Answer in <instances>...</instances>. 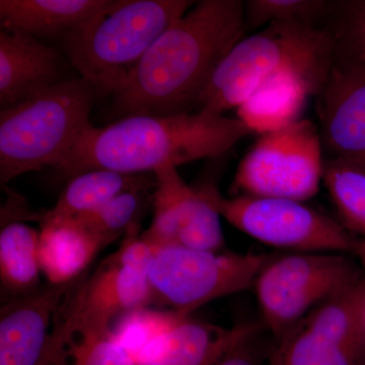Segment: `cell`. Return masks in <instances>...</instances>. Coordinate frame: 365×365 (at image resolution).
<instances>
[{"mask_svg":"<svg viewBox=\"0 0 365 365\" xmlns=\"http://www.w3.org/2000/svg\"><path fill=\"white\" fill-rule=\"evenodd\" d=\"M139 232L140 225L131 228L118 251L105 259L90 278L71 283L60 309L66 319L112 330L116 319L153 306V249Z\"/></svg>","mask_w":365,"mask_h":365,"instance_id":"cell-10","label":"cell"},{"mask_svg":"<svg viewBox=\"0 0 365 365\" xmlns=\"http://www.w3.org/2000/svg\"><path fill=\"white\" fill-rule=\"evenodd\" d=\"M333 64L334 41L324 26L271 24L240 41L222 59L199 98L197 112L223 115L237 109L262 83L281 73L299 76L317 97Z\"/></svg>","mask_w":365,"mask_h":365,"instance_id":"cell-3","label":"cell"},{"mask_svg":"<svg viewBox=\"0 0 365 365\" xmlns=\"http://www.w3.org/2000/svg\"><path fill=\"white\" fill-rule=\"evenodd\" d=\"M360 265L352 257L335 253L269 259L253 287L264 327L279 339L317 307L359 284L365 275Z\"/></svg>","mask_w":365,"mask_h":365,"instance_id":"cell-6","label":"cell"},{"mask_svg":"<svg viewBox=\"0 0 365 365\" xmlns=\"http://www.w3.org/2000/svg\"><path fill=\"white\" fill-rule=\"evenodd\" d=\"M252 133L239 118L204 112L125 117L102 128L91 125L56 169L69 180L93 170L155 173L220 157Z\"/></svg>","mask_w":365,"mask_h":365,"instance_id":"cell-2","label":"cell"},{"mask_svg":"<svg viewBox=\"0 0 365 365\" xmlns=\"http://www.w3.org/2000/svg\"><path fill=\"white\" fill-rule=\"evenodd\" d=\"M153 188L133 189L124 192L103 205L76 216V220L104 247L125 235L132 227L140 225Z\"/></svg>","mask_w":365,"mask_h":365,"instance_id":"cell-24","label":"cell"},{"mask_svg":"<svg viewBox=\"0 0 365 365\" xmlns=\"http://www.w3.org/2000/svg\"><path fill=\"white\" fill-rule=\"evenodd\" d=\"M56 50L34 36L0 31V106L11 107L63 83Z\"/></svg>","mask_w":365,"mask_h":365,"instance_id":"cell-16","label":"cell"},{"mask_svg":"<svg viewBox=\"0 0 365 365\" xmlns=\"http://www.w3.org/2000/svg\"><path fill=\"white\" fill-rule=\"evenodd\" d=\"M324 28L334 41V62L365 71V0H335Z\"/></svg>","mask_w":365,"mask_h":365,"instance_id":"cell-25","label":"cell"},{"mask_svg":"<svg viewBox=\"0 0 365 365\" xmlns=\"http://www.w3.org/2000/svg\"><path fill=\"white\" fill-rule=\"evenodd\" d=\"M39 237L40 232L24 222L2 225L0 280L2 292L11 299L25 297L40 288Z\"/></svg>","mask_w":365,"mask_h":365,"instance_id":"cell-22","label":"cell"},{"mask_svg":"<svg viewBox=\"0 0 365 365\" xmlns=\"http://www.w3.org/2000/svg\"><path fill=\"white\" fill-rule=\"evenodd\" d=\"M71 283H48L1 307L0 365L40 364L49 349L55 318Z\"/></svg>","mask_w":365,"mask_h":365,"instance_id":"cell-14","label":"cell"},{"mask_svg":"<svg viewBox=\"0 0 365 365\" xmlns=\"http://www.w3.org/2000/svg\"><path fill=\"white\" fill-rule=\"evenodd\" d=\"M332 1L328 0H249L245 2L247 29L276 23L323 26Z\"/></svg>","mask_w":365,"mask_h":365,"instance_id":"cell-26","label":"cell"},{"mask_svg":"<svg viewBox=\"0 0 365 365\" xmlns=\"http://www.w3.org/2000/svg\"><path fill=\"white\" fill-rule=\"evenodd\" d=\"M194 4L188 0H117L109 11L64 36V48L97 96H113L155 40Z\"/></svg>","mask_w":365,"mask_h":365,"instance_id":"cell-4","label":"cell"},{"mask_svg":"<svg viewBox=\"0 0 365 365\" xmlns=\"http://www.w3.org/2000/svg\"><path fill=\"white\" fill-rule=\"evenodd\" d=\"M186 317L172 312L150 311L148 307L125 314L112 329L113 335L133 356L158 336L170 331Z\"/></svg>","mask_w":365,"mask_h":365,"instance_id":"cell-27","label":"cell"},{"mask_svg":"<svg viewBox=\"0 0 365 365\" xmlns=\"http://www.w3.org/2000/svg\"><path fill=\"white\" fill-rule=\"evenodd\" d=\"M270 259L266 254L222 253L170 246L153 250V306L181 317L212 300L254 287Z\"/></svg>","mask_w":365,"mask_h":365,"instance_id":"cell-7","label":"cell"},{"mask_svg":"<svg viewBox=\"0 0 365 365\" xmlns=\"http://www.w3.org/2000/svg\"><path fill=\"white\" fill-rule=\"evenodd\" d=\"M220 215L257 241L294 253L347 255L365 266V242L339 220L302 201L268 197L218 198Z\"/></svg>","mask_w":365,"mask_h":365,"instance_id":"cell-8","label":"cell"},{"mask_svg":"<svg viewBox=\"0 0 365 365\" xmlns=\"http://www.w3.org/2000/svg\"><path fill=\"white\" fill-rule=\"evenodd\" d=\"M356 309L360 328L365 340V275L356 289Z\"/></svg>","mask_w":365,"mask_h":365,"instance_id":"cell-29","label":"cell"},{"mask_svg":"<svg viewBox=\"0 0 365 365\" xmlns=\"http://www.w3.org/2000/svg\"><path fill=\"white\" fill-rule=\"evenodd\" d=\"M117 0H0V26L34 37L62 38L109 11Z\"/></svg>","mask_w":365,"mask_h":365,"instance_id":"cell-17","label":"cell"},{"mask_svg":"<svg viewBox=\"0 0 365 365\" xmlns=\"http://www.w3.org/2000/svg\"><path fill=\"white\" fill-rule=\"evenodd\" d=\"M309 85L292 73L267 79L239 108L237 118L257 134L279 130L302 120L309 97Z\"/></svg>","mask_w":365,"mask_h":365,"instance_id":"cell-19","label":"cell"},{"mask_svg":"<svg viewBox=\"0 0 365 365\" xmlns=\"http://www.w3.org/2000/svg\"><path fill=\"white\" fill-rule=\"evenodd\" d=\"M95 88L83 78L64 81L0 111V184L47 167L56 169L91 126Z\"/></svg>","mask_w":365,"mask_h":365,"instance_id":"cell-5","label":"cell"},{"mask_svg":"<svg viewBox=\"0 0 365 365\" xmlns=\"http://www.w3.org/2000/svg\"><path fill=\"white\" fill-rule=\"evenodd\" d=\"M263 328V324L254 323L225 328L186 317L148 342L134 359L137 365H215L240 342Z\"/></svg>","mask_w":365,"mask_h":365,"instance_id":"cell-15","label":"cell"},{"mask_svg":"<svg viewBox=\"0 0 365 365\" xmlns=\"http://www.w3.org/2000/svg\"><path fill=\"white\" fill-rule=\"evenodd\" d=\"M323 153L319 128L311 120L261 134L237 167L232 193L306 202L323 182Z\"/></svg>","mask_w":365,"mask_h":365,"instance_id":"cell-9","label":"cell"},{"mask_svg":"<svg viewBox=\"0 0 365 365\" xmlns=\"http://www.w3.org/2000/svg\"><path fill=\"white\" fill-rule=\"evenodd\" d=\"M38 258L41 272L53 285L69 284L105 248L76 218H41Z\"/></svg>","mask_w":365,"mask_h":365,"instance_id":"cell-18","label":"cell"},{"mask_svg":"<svg viewBox=\"0 0 365 365\" xmlns=\"http://www.w3.org/2000/svg\"><path fill=\"white\" fill-rule=\"evenodd\" d=\"M39 365H62V364L60 362L58 357L56 356V354L49 349L44 359L40 362Z\"/></svg>","mask_w":365,"mask_h":365,"instance_id":"cell-30","label":"cell"},{"mask_svg":"<svg viewBox=\"0 0 365 365\" xmlns=\"http://www.w3.org/2000/svg\"><path fill=\"white\" fill-rule=\"evenodd\" d=\"M264 329L242 340L215 365H262L266 353L260 339Z\"/></svg>","mask_w":365,"mask_h":365,"instance_id":"cell-28","label":"cell"},{"mask_svg":"<svg viewBox=\"0 0 365 365\" xmlns=\"http://www.w3.org/2000/svg\"><path fill=\"white\" fill-rule=\"evenodd\" d=\"M153 222L141 237L153 250L163 247L222 251L225 237L218 198L213 184L192 187L180 177L177 167L165 165L155 170Z\"/></svg>","mask_w":365,"mask_h":365,"instance_id":"cell-11","label":"cell"},{"mask_svg":"<svg viewBox=\"0 0 365 365\" xmlns=\"http://www.w3.org/2000/svg\"><path fill=\"white\" fill-rule=\"evenodd\" d=\"M323 184L338 220L365 242V167L342 158H325Z\"/></svg>","mask_w":365,"mask_h":365,"instance_id":"cell-23","label":"cell"},{"mask_svg":"<svg viewBox=\"0 0 365 365\" xmlns=\"http://www.w3.org/2000/svg\"><path fill=\"white\" fill-rule=\"evenodd\" d=\"M322 144L328 158L365 167V71L334 62L317 96Z\"/></svg>","mask_w":365,"mask_h":365,"instance_id":"cell-13","label":"cell"},{"mask_svg":"<svg viewBox=\"0 0 365 365\" xmlns=\"http://www.w3.org/2000/svg\"><path fill=\"white\" fill-rule=\"evenodd\" d=\"M359 284L317 307L275 340L270 365H365L356 309Z\"/></svg>","mask_w":365,"mask_h":365,"instance_id":"cell-12","label":"cell"},{"mask_svg":"<svg viewBox=\"0 0 365 365\" xmlns=\"http://www.w3.org/2000/svg\"><path fill=\"white\" fill-rule=\"evenodd\" d=\"M155 173L126 174L111 170H93L69 180L56 205L45 212V220L73 218L103 205L124 192L155 188Z\"/></svg>","mask_w":365,"mask_h":365,"instance_id":"cell-20","label":"cell"},{"mask_svg":"<svg viewBox=\"0 0 365 365\" xmlns=\"http://www.w3.org/2000/svg\"><path fill=\"white\" fill-rule=\"evenodd\" d=\"M59 311L49 348L62 365H137L133 355L115 339L112 330L79 325Z\"/></svg>","mask_w":365,"mask_h":365,"instance_id":"cell-21","label":"cell"},{"mask_svg":"<svg viewBox=\"0 0 365 365\" xmlns=\"http://www.w3.org/2000/svg\"><path fill=\"white\" fill-rule=\"evenodd\" d=\"M247 31L244 1L195 2L115 91L113 112L120 119L191 113L215 69Z\"/></svg>","mask_w":365,"mask_h":365,"instance_id":"cell-1","label":"cell"}]
</instances>
